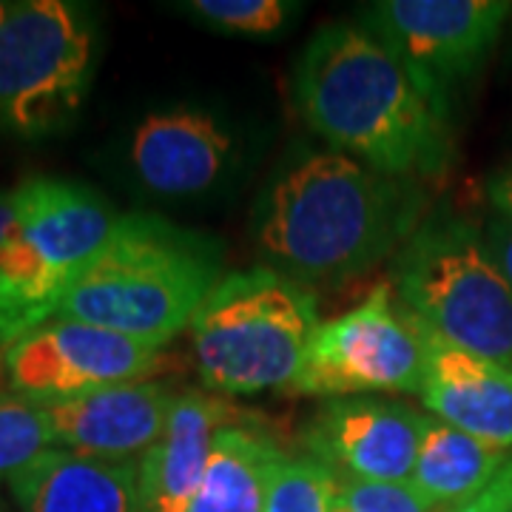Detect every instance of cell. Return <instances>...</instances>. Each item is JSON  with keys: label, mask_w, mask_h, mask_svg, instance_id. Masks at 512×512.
Masks as SVG:
<instances>
[{"label": "cell", "mask_w": 512, "mask_h": 512, "mask_svg": "<svg viewBox=\"0 0 512 512\" xmlns=\"http://www.w3.org/2000/svg\"><path fill=\"white\" fill-rule=\"evenodd\" d=\"M424 342L413 313L390 288H376L362 305L322 322L291 393L348 399L370 393H419Z\"/></svg>", "instance_id": "8"}, {"label": "cell", "mask_w": 512, "mask_h": 512, "mask_svg": "<svg viewBox=\"0 0 512 512\" xmlns=\"http://www.w3.org/2000/svg\"><path fill=\"white\" fill-rule=\"evenodd\" d=\"M510 458L507 450L473 439L436 416H424L410 487L430 510L456 512L476 501Z\"/></svg>", "instance_id": "17"}, {"label": "cell", "mask_w": 512, "mask_h": 512, "mask_svg": "<svg viewBox=\"0 0 512 512\" xmlns=\"http://www.w3.org/2000/svg\"><path fill=\"white\" fill-rule=\"evenodd\" d=\"M231 154L228 131L205 111L148 114L131 137V165L163 197H194L220 180Z\"/></svg>", "instance_id": "14"}, {"label": "cell", "mask_w": 512, "mask_h": 512, "mask_svg": "<svg viewBox=\"0 0 512 512\" xmlns=\"http://www.w3.org/2000/svg\"><path fill=\"white\" fill-rule=\"evenodd\" d=\"M285 453L248 421L225 427L185 512H265V498Z\"/></svg>", "instance_id": "18"}, {"label": "cell", "mask_w": 512, "mask_h": 512, "mask_svg": "<svg viewBox=\"0 0 512 512\" xmlns=\"http://www.w3.org/2000/svg\"><path fill=\"white\" fill-rule=\"evenodd\" d=\"M510 12L504 0H379L362 9V20L447 106L450 86L484 63Z\"/></svg>", "instance_id": "9"}, {"label": "cell", "mask_w": 512, "mask_h": 512, "mask_svg": "<svg viewBox=\"0 0 512 512\" xmlns=\"http://www.w3.org/2000/svg\"><path fill=\"white\" fill-rule=\"evenodd\" d=\"M339 476L313 456L288 458L276 467L265 512H333Z\"/></svg>", "instance_id": "19"}, {"label": "cell", "mask_w": 512, "mask_h": 512, "mask_svg": "<svg viewBox=\"0 0 512 512\" xmlns=\"http://www.w3.org/2000/svg\"><path fill=\"white\" fill-rule=\"evenodd\" d=\"M46 450H52V436L40 402L0 390V478L9 481Z\"/></svg>", "instance_id": "20"}, {"label": "cell", "mask_w": 512, "mask_h": 512, "mask_svg": "<svg viewBox=\"0 0 512 512\" xmlns=\"http://www.w3.org/2000/svg\"><path fill=\"white\" fill-rule=\"evenodd\" d=\"M185 12L225 35L274 37L296 18L299 6L288 0H188Z\"/></svg>", "instance_id": "21"}, {"label": "cell", "mask_w": 512, "mask_h": 512, "mask_svg": "<svg viewBox=\"0 0 512 512\" xmlns=\"http://www.w3.org/2000/svg\"><path fill=\"white\" fill-rule=\"evenodd\" d=\"M419 211L413 180L348 154H311L268 188L256 239L285 276L336 282L399 256L419 228Z\"/></svg>", "instance_id": "2"}, {"label": "cell", "mask_w": 512, "mask_h": 512, "mask_svg": "<svg viewBox=\"0 0 512 512\" xmlns=\"http://www.w3.org/2000/svg\"><path fill=\"white\" fill-rule=\"evenodd\" d=\"M456 512H512V487L507 478L495 476V481L478 495L476 501H470L467 507H461Z\"/></svg>", "instance_id": "24"}, {"label": "cell", "mask_w": 512, "mask_h": 512, "mask_svg": "<svg viewBox=\"0 0 512 512\" xmlns=\"http://www.w3.org/2000/svg\"><path fill=\"white\" fill-rule=\"evenodd\" d=\"M396 296L441 339L512 370V288L481 228L458 217L421 222L396 256Z\"/></svg>", "instance_id": "6"}, {"label": "cell", "mask_w": 512, "mask_h": 512, "mask_svg": "<svg viewBox=\"0 0 512 512\" xmlns=\"http://www.w3.org/2000/svg\"><path fill=\"white\" fill-rule=\"evenodd\" d=\"M6 342H3V339H0V379H3V376H6Z\"/></svg>", "instance_id": "27"}, {"label": "cell", "mask_w": 512, "mask_h": 512, "mask_svg": "<svg viewBox=\"0 0 512 512\" xmlns=\"http://www.w3.org/2000/svg\"><path fill=\"white\" fill-rule=\"evenodd\" d=\"M12 225H15V191L0 194V245L9 237Z\"/></svg>", "instance_id": "26"}, {"label": "cell", "mask_w": 512, "mask_h": 512, "mask_svg": "<svg viewBox=\"0 0 512 512\" xmlns=\"http://www.w3.org/2000/svg\"><path fill=\"white\" fill-rule=\"evenodd\" d=\"M245 413L202 393L177 396L160 441L140 458L143 512H185L225 427Z\"/></svg>", "instance_id": "15"}, {"label": "cell", "mask_w": 512, "mask_h": 512, "mask_svg": "<svg viewBox=\"0 0 512 512\" xmlns=\"http://www.w3.org/2000/svg\"><path fill=\"white\" fill-rule=\"evenodd\" d=\"M220 279L211 239L148 214H123L103 251L63 296L55 319L165 348L191 328Z\"/></svg>", "instance_id": "3"}, {"label": "cell", "mask_w": 512, "mask_h": 512, "mask_svg": "<svg viewBox=\"0 0 512 512\" xmlns=\"http://www.w3.org/2000/svg\"><path fill=\"white\" fill-rule=\"evenodd\" d=\"M94 26L66 0H20L0 23V128L46 137L66 128L89 92Z\"/></svg>", "instance_id": "7"}, {"label": "cell", "mask_w": 512, "mask_h": 512, "mask_svg": "<svg viewBox=\"0 0 512 512\" xmlns=\"http://www.w3.org/2000/svg\"><path fill=\"white\" fill-rule=\"evenodd\" d=\"M293 97L330 146L399 177H439L453 157L447 106L365 26L319 29L299 57Z\"/></svg>", "instance_id": "1"}, {"label": "cell", "mask_w": 512, "mask_h": 512, "mask_svg": "<svg viewBox=\"0 0 512 512\" xmlns=\"http://www.w3.org/2000/svg\"><path fill=\"white\" fill-rule=\"evenodd\" d=\"M163 348L114 330L52 319L6 350L9 387L32 402H63L117 384L146 382Z\"/></svg>", "instance_id": "10"}, {"label": "cell", "mask_w": 512, "mask_h": 512, "mask_svg": "<svg viewBox=\"0 0 512 512\" xmlns=\"http://www.w3.org/2000/svg\"><path fill=\"white\" fill-rule=\"evenodd\" d=\"M481 242H484L487 256L498 268V274L504 276L512 288V222L498 217V214L487 217L484 228H481Z\"/></svg>", "instance_id": "23"}, {"label": "cell", "mask_w": 512, "mask_h": 512, "mask_svg": "<svg viewBox=\"0 0 512 512\" xmlns=\"http://www.w3.org/2000/svg\"><path fill=\"white\" fill-rule=\"evenodd\" d=\"M174 390L163 382H131L63 402H40L52 447L80 456L134 461L163 436L174 410Z\"/></svg>", "instance_id": "12"}, {"label": "cell", "mask_w": 512, "mask_h": 512, "mask_svg": "<svg viewBox=\"0 0 512 512\" xmlns=\"http://www.w3.org/2000/svg\"><path fill=\"white\" fill-rule=\"evenodd\" d=\"M501 473H504V478L510 481V487H512V458L507 461V464H504V470H501Z\"/></svg>", "instance_id": "28"}, {"label": "cell", "mask_w": 512, "mask_h": 512, "mask_svg": "<svg viewBox=\"0 0 512 512\" xmlns=\"http://www.w3.org/2000/svg\"><path fill=\"white\" fill-rule=\"evenodd\" d=\"M333 512H436L410 484H376L339 476Z\"/></svg>", "instance_id": "22"}, {"label": "cell", "mask_w": 512, "mask_h": 512, "mask_svg": "<svg viewBox=\"0 0 512 512\" xmlns=\"http://www.w3.org/2000/svg\"><path fill=\"white\" fill-rule=\"evenodd\" d=\"M20 512H143L140 464L52 447L9 478Z\"/></svg>", "instance_id": "16"}, {"label": "cell", "mask_w": 512, "mask_h": 512, "mask_svg": "<svg viewBox=\"0 0 512 512\" xmlns=\"http://www.w3.org/2000/svg\"><path fill=\"white\" fill-rule=\"evenodd\" d=\"M117 220L86 185L35 177L15 188V225L0 245V339L6 348L55 319L63 296L103 251Z\"/></svg>", "instance_id": "5"}, {"label": "cell", "mask_w": 512, "mask_h": 512, "mask_svg": "<svg viewBox=\"0 0 512 512\" xmlns=\"http://www.w3.org/2000/svg\"><path fill=\"white\" fill-rule=\"evenodd\" d=\"M421 342L424 407L461 433L512 453V370L458 348L427 325H421Z\"/></svg>", "instance_id": "13"}, {"label": "cell", "mask_w": 512, "mask_h": 512, "mask_svg": "<svg viewBox=\"0 0 512 512\" xmlns=\"http://www.w3.org/2000/svg\"><path fill=\"white\" fill-rule=\"evenodd\" d=\"M487 197H490V205H493V214L512 222V165L495 171L493 177H490Z\"/></svg>", "instance_id": "25"}, {"label": "cell", "mask_w": 512, "mask_h": 512, "mask_svg": "<svg viewBox=\"0 0 512 512\" xmlns=\"http://www.w3.org/2000/svg\"><path fill=\"white\" fill-rule=\"evenodd\" d=\"M424 416L393 399H328L313 416L305 447L336 476L410 484Z\"/></svg>", "instance_id": "11"}, {"label": "cell", "mask_w": 512, "mask_h": 512, "mask_svg": "<svg viewBox=\"0 0 512 512\" xmlns=\"http://www.w3.org/2000/svg\"><path fill=\"white\" fill-rule=\"evenodd\" d=\"M319 325L311 291L282 271L225 274L191 322L200 379L228 396L291 384Z\"/></svg>", "instance_id": "4"}, {"label": "cell", "mask_w": 512, "mask_h": 512, "mask_svg": "<svg viewBox=\"0 0 512 512\" xmlns=\"http://www.w3.org/2000/svg\"><path fill=\"white\" fill-rule=\"evenodd\" d=\"M9 6H12V3H3V0H0V23H3L6 15H9Z\"/></svg>", "instance_id": "29"}]
</instances>
